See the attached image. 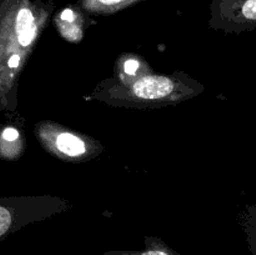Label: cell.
Wrapping results in <instances>:
<instances>
[{"label": "cell", "instance_id": "8992f818", "mask_svg": "<svg viewBox=\"0 0 256 255\" xmlns=\"http://www.w3.org/2000/svg\"><path fill=\"white\" fill-rule=\"evenodd\" d=\"M20 138L19 132L14 128H5L2 132H0V142H14Z\"/></svg>", "mask_w": 256, "mask_h": 255}, {"label": "cell", "instance_id": "277c9868", "mask_svg": "<svg viewBox=\"0 0 256 255\" xmlns=\"http://www.w3.org/2000/svg\"><path fill=\"white\" fill-rule=\"evenodd\" d=\"M56 145L60 152H64L65 155H69V156H79V155L84 154L85 150H86L82 139L72 134H66V132L60 134L58 136Z\"/></svg>", "mask_w": 256, "mask_h": 255}, {"label": "cell", "instance_id": "3957f363", "mask_svg": "<svg viewBox=\"0 0 256 255\" xmlns=\"http://www.w3.org/2000/svg\"><path fill=\"white\" fill-rule=\"evenodd\" d=\"M174 90L172 80L162 76L142 78L132 86V92L136 96L144 99H159L165 98Z\"/></svg>", "mask_w": 256, "mask_h": 255}, {"label": "cell", "instance_id": "9c48e42d", "mask_svg": "<svg viewBox=\"0 0 256 255\" xmlns=\"http://www.w3.org/2000/svg\"><path fill=\"white\" fill-rule=\"evenodd\" d=\"M60 19L65 22H72L75 20V12L72 9H65L62 10V12L60 14Z\"/></svg>", "mask_w": 256, "mask_h": 255}, {"label": "cell", "instance_id": "52a82bcc", "mask_svg": "<svg viewBox=\"0 0 256 255\" xmlns=\"http://www.w3.org/2000/svg\"><path fill=\"white\" fill-rule=\"evenodd\" d=\"M112 255H175V254L170 252L166 248L155 246V248H150V249L145 250V252H134V254H112Z\"/></svg>", "mask_w": 256, "mask_h": 255}, {"label": "cell", "instance_id": "ba28073f", "mask_svg": "<svg viewBox=\"0 0 256 255\" xmlns=\"http://www.w3.org/2000/svg\"><path fill=\"white\" fill-rule=\"evenodd\" d=\"M138 69H139V62H136V60H128L126 62H125V72L129 75H134L135 72H138Z\"/></svg>", "mask_w": 256, "mask_h": 255}, {"label": "cell", "instance_id": "7a4b0ae2", "mask_svg": "<svg viewBox=\"0 0 256 255\" xmlns=\"http://www.w3.org/2000/svg\"><path fill=\"white\" fill-rule=\"evenodd\" d=\"M216 9L225 20L246 26L256 25V0H216Z\"/></svg>", "mask_w": 256, "mask_h": 255}, {"label": "cell", "instance_id": "6da1fadb", "mask_svg": "<svg viewBox=\"0 0 256 255\" xmlns=\"http://www.w3.org/2000/svg\"><path fill=\"white\" fill-rule=\"evenodd\" d=\"M12 32L6 38H12L19 49H26L34 42L38 32L36 15L32 6L28 4L20 5L12 18Z\"/></svg>", "mask_w": 256, "mask_h": 255}, {"label": "cell", "instance_id": "5b68a950", "mask_svg": "<svg viewBox=\"0 0 256 255\" xmlns=\"http://www.w3.org/2000/svg\"><path fill=\"white\" fill-rule=\"evenodd\" d=\"M136 0H82V5L86 10L94 12H112L120 9L124 5L134 2Z\"/></svg>", "mask_w": 256, "mask_h": 255}, {"label": "cell", "instance_id": "30bf717a", "mask_svg": "<svg viewBox=\"0 0 256 255\" xmlns=\"http://www.w3.org/2000/svg\"><path fill=\"white\" fill-rule=\"evenodd\" d=\"M250 242H252V250L256 255V219L254 222V225H252V232L250 234Z\"/></svg>", "mask_w": 256, "mask_h": 255}]
</instances>
